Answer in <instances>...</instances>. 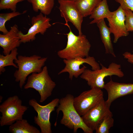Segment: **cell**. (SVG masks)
I'll use <instances>...</instances> for the list:
<instances>
[{"mask_svg":"<svg viewBox=\"0 0 133 133\" xmlns=\"http://www.w3.org/2000/svg\"><path fill=\"white\" fill-rule=\"evenodd\" d=\"M102 0H77L76 6L83 17L90 16L97 5Z\"/></svg>","mask_w":133,"mask_h":133,"instance_id":"ffe728a7","label":"cell"},{"mask_svg":"<svg viewBox=\"0 0 133 133\" xmlns=\"http://www.w3.org/2000/svg\"><path fill=\"white\" fill-rule=\"evenodd\" d=\"M32 5L33 11H39L45 15H49L54 4V0H27Z\"/></svg>","mask_w":133,"mask_h":133,"instance_id":"d6986e66","label":"cell"},{"mask_svg":"<svg viewBox=\"0 0 133 133\" xmlns=\"http://www.w3.org/2000/svg\"><path fill=\"white\" fill-rule=\"evenodd\" d=\"M47 57L42 58L40 56L34 55L30 56L19 55L14 61L17 64L18 69L15 71L14 76L15 81L19 82V85L21 89L30 74L41 72L42 67L46 61Z\"/></svg>","mask_w":133,"mask_h":133,"instance_id":"3957f363","label":"cell"},{"mask_svg":"<svg viewBox=\"0 0 133 133\" xmlns=\"http://www.w3.org/2000/svg\"><path fill=\"white\" fill-rule=\"evenodd\" d=\"M100 65L101 68L95 70L86 68L80 76L81 78L86 81L91 88H104L105 84L104 79L106 77L115 75L122 78L124 76L120 64L112 62L107 68L101 64Z\"/></svg>","mask_w":133,"mask_h":133,"instance_id":"277c9868","label":"cell"},{"mask_svg":"<svg viewBox=\"0 0 133 133\" xmlns=\"http://www.w3.org/2000/svg\"><path fill=\"white\" fill-rule=\"evenodd\" d=\"M107 19L110 32L114 36V43H116L120 38L128 35L129 32L125 24V12L120 6L116 10L112 12Z\"/></svg>","mask_w":133,"mask_h":133,"instance_id":"7c38bea8","label":"cell"},{"mask_svg":"<svg viewBox=\"0 0 133 133\" xmlns=\"http://www.w3.org/2000/svg\"><path fill=\"white\" fill-rule=\"evenodd\" d=\"M115 0L120 4V6L124 10L128 9L133 12V0Z\"/></svg>","mask_w":133,"mask_h":133,"instance_id":"484cf974","label":"cell"},{"mask_svg":"<svg viewBox=\"0 0 133 133\" xmlns=\"http://www.w3.org/2000/svg\"><path fill=\"white\" fill-rule=\"evenodd\" d=\"M124 58L127 59L130 63L133 64V54L130 52H126L123 54Z\"/></svg>","mask_w":133,"mask_h":133,"instance_id":"4316f807","label":"cell"},{"mask_svg":"<svg viewBox=\"0 0 133 133\" xmlns=\"http://www.w3.org/2000/svg\"><path fill=\"white\" fill-rule=\"evenodd\" d=\"M103 98V92L101 89L92 88L74 97L73 104L78 113L82 116Z\"/></svg>","mask_w":133,"mask_h":133,"instance_id":"ba28073f","label":"cell"},{"mask_svg":"<svg viewBox=\"0 0 133 133\" xmlns=\"http://www.w3.org/2000/svg\"><path fill=\"white\" fill-rule=\"evenodd\" d=\"M58 1L61 16L65 18L66 22H69L72 24L78 30L79 35L83 34L81 27L83 17L76 6L75 1Z\"/></svg>","mask_w":133,"mask_h":133,"instance_id":"8fae6325","label":"cell"},{"mask_svg":"<svg viewBox=\"0 0 133 133\" xmlns=\"http://www.w3.org/2000/svg\"><path fill=\"white\" fill-rule=\"evenodd\" d=\"M114 123L112 113L106 115L99 122L95 130L96 133H108Z\"/></svg>","mask_w":133,"mask_h":133,"instance_id":"7402d4cb","label":"cell"},{"mask_svg":"<svg viewBox=\"0 0 133 133\" xmlns=\"http://www.w3.org/2000/svg\"><path fill=\"white\" fill-rule=\"evenodd\" d=\"M59 100L58 98H55L45 105H40L34 99L29 101V105L33 107L37 113V116L34 117V122L39 127L41 133H52L50 121V114L58 106Z\"/></svg>","mask_w":133,"mask_h":133,"instance_id":"52a82bcc","label":"cell"},{"mask_svg":"<svg viewBox=\"0 0 133 133\" xmlns=\"http://www.w3.org/2000/svg\"><path fill=\"white\" fill-rule=\"evenodd\" d=\"M104 88L107 93L108 98L106 102L110 107L112 102L117 98L133 94V83L116 82L111 79L105 84Z\"/></svg>","mask_w":133,"mask_h":133,"instance_id":"5bb4252c","label":"cell"},{"mask_svg":"<svg viewBox=\"0 0 133 133\" xmlns=\"http://www.w3.org/2000/svg\"><path fill=\"white\" fill-rule=\"evenodd\" d=\"M64 24L68 27L70 31L66 34L67 40L66 47L58 51V56L64 59L69 60L89 56L91 45L86 36L83 34L76 35L71 31L68 22H66Z\"/></svg>","mask_w":133,"mask_h":133,"instance_id":"7a4b0ae2","label":"cell"},{"mask_svg":"<svg viewBox=\"0 0 133 133\" xmlns=\"http://www.w3.org/2000/svg\"><path fill=\"white\" fill-rule=\"evenodd\" d=\"M26 0H0V10L10 9L16 11V5L18 2Z\"/></svg>","mask_w":133,"mask_h":133,"instance_id":"cb8c5ba5","label":"cell"},{"mask_svg":"<svg viewBox=\"0 0 133 133\" xmlns=\"http://www.w3.org/2000/svg\"><path fill=\"white\" fill-rule=\"evenodd\" d=\"M74 97L71 94H67L60 99L56 110L57 119L54 124H57V117L60 111L63 114L60 120L61 124L69 129H73L76 133L78 129H81L85 133H92V130L87 127L83 122L82 116L78 113L73 104Z\"/></svg>","mask_w":133,"mask_h":133,"instance_id":"6da1fadb","label":"cell"},{"mask_svg":"<svg viewBox=\"0 0 133 133\" xmlns=\"http://www.w3.org/2000/svg\"><path fill=\"white\" fill-rule=\"evenodd\" d=\"M99 28L100 37L105 49L106 54H111L114 57H116L112 42L110 34L111 33L109 27L106 24L104 19L97 24Z\"/></svg>","mask_w":133,"mask_h":133,"instance_id":"2e32d148","label":"cell"},{"mask_svg":"<svg viewBox=\"0 0 133 133\" xmlns=\"http://www.w3.org/2000/svg\"><path fill=\"white\" fill-rule=\"evenodd\" d=\"M18 31L17 26L15 24L6 34H0V46L3 49L4 55L10 53L20 46L21 42L18 35Z\"/></svg>","mask_w":133,"mask_h":133,"instance_id":"9a60e30c","label":"cell"},{"mask_svg":"<svg viewBox=\"0 0 133 133\" xmlns=\"http://www.w3.org/2000/svg\"><path fill=\"white\" fill-rule=\"evenodd\" d=\"M111 13L109 8L107 0H102L95 7L90 15L89 18L93 20L89 24H97L105 18L107 19L110 17Z\"/></svg>","mask_w":133,"mask_h":133,"instance_id":"e0dca14e","label":"cell"},{"mask_svg":"<svg viewBox=\"0 0 133 133\" xmlns=\"http://www.w3.org/2000/svg\"><path fill=\"white\" fill-rule=\"evenodd\" d=\"M28 107L22 105V100L17 95L10 97L0 105V125L1 127L10 125L23 119Z\"/></svg>","mask_w":133,"mask_h":133,"instance_id":"8992f818","label":"cell"},{"mask_svg":"<svg viewBox=\"0 0 133 133\" xmlns=\"http://www.w3.org/2000/svg\"><path fill=\"white\" fill-rule=\"evenodd\" d=\"M63 62L65 64L64 68L58 73L59 75L67 72L69 74V78L72 80L73 77L78 78L81 75L86 68L85 66L81 68L80 66L84 63L90 65L92 70H95L100 68L99 64L93 57L88 56L85 58L78 57L74 59L67 60L64 59Z\"/></svg>","mask_w":133,"mask_h":133,"instance_id":"9c48e42d","label":"cell"},{"mask_svg":"<svg viewBox=\"0 0 133 133\" xmlns=\"http://www.w3.org/2000/svg\"><path fill=\"white\" fill-rule=\"evenodd\" d=\"M18 54L17 49L16 48L13 50L9 54L4 55H0V74H1L5 70L4 67L8 66H12L18 68V67L14 62L17 58Z\"/></svg>","mask_w":133,"mask_h":133,"instance_id":"44dd1931","label":"cell"},{"mask_svg":"<svg viewBox=\"0 0 133 133\" xmlns=\"http://www.w3.org/2000/svg\"><path fill=\"white\" fill-rule=\"evenodd\" d=\"M125 14V24L127 31H133V12L128 9H124Z\"/></svg>","mask_w":133,"mask_h":133,"instance_id":"d4e9b609","label":"cell"},{"mask_svg":"<svg viewBox=\"0 0 133 133\" xmlns=\"http://www.w3.org/2000/svg\"><path fill=\"white\" fill-rule=\"evenodd\" d=\"M9 130L12 133H41L39 130L31 125L27 120L23 119L10 125Z\"/></svg>","mask_w":133,"mask_h":133,"instance_id":"ac0fdd59","label":"cell"},{"mask_svg":"<svg viewBox=\"0 0 133 133\" xmlns=\"http://www.w3.org/2000/svg\"><path fill=\"white\" fill-rule=\"evenodd\" d=\"M110 108L103 98L81 116L83 121L87 126L93 131H95L97 125L102 118L106 115L112 113Z\"/></svg>","mask_w":133,"mask_h":133,"instance_id":"4fadbf2b","label":"cell"},{"mask_svg":"<svg viewBox=\"0 0 133 133\" xmlns=\"http://www.w3.org/2000/svg\"><path fill=\"white\" fill-rule=\"evenodd\" d=\"M56 85L49 74L47 67L45 66L40 72L32 73L28 77L24 88H32L37 91L40 96L39 101L42 103L51 95Z\"/></svg>","mask_w":133,"mask_h":133,"instance_id":"5b68a950","label":"cell"},{"mask_svg":"<svg viewBox=\"0 0 133 133\" xmlns=\"http://www.w3.org/2000/svg\"><path fill=\"white\" fill-rule=\"evenodd\" d=\"M50 18L47 17L46 15L44 16L41 12L33 17L31 20L32 26L27 33L24 34L20 31L18 33L21 43H25L34 40L37 34L44 35L47 29L51 26L50 23Z\"/></svg>","mask_w":133,"mask_h":133,"instance_id":"30bf717a","label":"cell"},{"mask_svg":"<svg viewBox=\"0 0 133 133\" xmlns=\"http://www.w3.org/2000/svg\"><path fill=\"white\" fill-rule=\"evenodd\" d=\"M0 97H1V98L0 97V102H1V101H2V96H0Z\"/></svg>","mask_w":133,"mask_h":133,"instance_id":"f1b7e54d","label":"cell"},{"mask_svg":"<svg viewBox=\"0 0 133 133\" xmlns=\"http://www.w3.org/2000/svg\"><path fill=\"white\" fill-rule=\"evenodd\" d=\"M22 14L18 12H12L5 13H1L0 14V31L5 34L8 32L5 27V23L7 21L9 20L11 18L20 15Z\"/></svg>","mask_w":133,"mask_h":133,"instance_id":"603a6c76","label":"cell"},{"mask_svg":"<svg viewBox=\"0 0 133 133\" xmlns=\"http://www.w3.org/2000/svg\"><path fill=\"white\" fill-rule=\"evenodd\" d=\"M58 1H75L77 0H57Z\"/></svg>","mask_w":133,"mask_h":133,"instance_id":"83f0119b","label":"cell"}]
</instances>
